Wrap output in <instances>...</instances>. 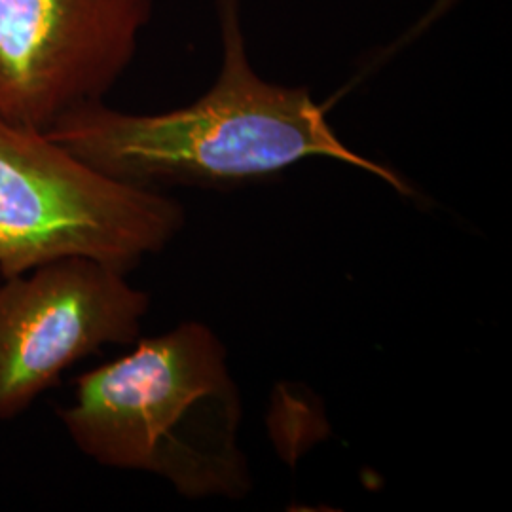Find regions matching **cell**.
Masks as SVG:
<instances>
[{
    "instance_id": "obj_1",
    "label": "cell",
    "mask_w": 512,
    "mask_h": 512,
    "mask_svg": "<svg viewBox=\"0 0 512 512\" xmlns=\"http://www.w3.org/2000/svg\"><path fill=\"white\" fill-rule=\"evenodd\" d=\"M215 14L220 69L200 99L156 114L97 101L65 114L48 137L101 173L152 190L236 188L310 158H329L412 194L395 171L357 154L336 135L308 88L275 84L256 73L239 0H215Z\"/></svg>"
},
{
    "instance_id": "obj_2",
    "label": "cell",
    "mask_w": 512,
    "mask_h": 512,
    "mask_svg": "<svg viewBox=\"0 0 512 512\" xmlns=\"http://www.w3.org/2000/svg\"><path fill=\"white\" fill-rule=\"evenodd\" d=\"M57 416L74 446L103 467L160 476L190 499L251 492L238 385L226 349L203 323L137 340L126 355L80 374L73 403Z\"/></svg>"
},
{
    "instance_id": "obj_3",
    "label": "cell",
    "mask_w": 512,
    "mask_h": 512,
    "mask_svg": "<svg viewBox=\"0 0 512 512\" xmlns=\"http://www.w3.org/2000/svg\"><path fill=\"white\" fill-rule=\"evenodd\" d=\"M183 203L118 181L46 131L0 120V277L84 256L124 274L183 230Z\"/></svg>"
},
{
    "instance_id": "obj_4",
    "label": "cell",
    "mask_w": 512,
    "mask_h": 512,
    "mask_svg": "<svg viewBox=\"0 0 512 512\" xmlns=\"http://www.w3.org/2000/svg\"><path fill=\"white\" fill-rule=\"evenodd\" d=\"M156 0H0V120L48 131L105 101Z\"/></svg>"
},
{
    "instance_id": "obj_5",
    "label": "cell",
    "mask_w": 512,
    "mask_h": 512,
    "mask_svg": "<svg viewBox=\"0 0 512 512\" xmlns=\"http://www.w3.org/2000/svg\"><path fill=\"white\" fill-rule=\"evenodd\" d=\"M124 272L71 256L0 283V421L23 416L61 374L139 340L150 310Z\"/></svg>"
}]
</instances>
